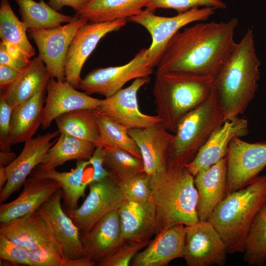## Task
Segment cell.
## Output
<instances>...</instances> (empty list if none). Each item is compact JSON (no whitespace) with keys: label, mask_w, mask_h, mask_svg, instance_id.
<instances>
[{"label":"cell","mask_w":266,"mask_h":266,"mask_svg":"<svg viewBox=\"0 0 266 266\" xmlns=\"http://www.w3.org/2000/svg\"><path fill=\"white\" fill-rule=\"evenodd\" d=\"M238 20L198 22L176 32L166 44L156 75L182 72L214 77L236 42Z\"/></svg>","instance_id":"obj_1"},{"label":"cell","mask_w":266,"mask_h":266,"mask_svg":"<svg viewBox=\"0 0 266 266\" xmlns=\"http://www.w3.org/2000/svg\"><path fill=\"white\" fill-rule=\"evenodd\" d=\"M254 37L249 28L214 76L213 88L226 119L243 114L257 92L261 62Z\"/></svg>","instance_id":"obj_2"},{"label":"cell","mask_w":266,"mask_h":266,"mask_svg":"<svg viewBox=\"0 0 266 266\" xmlns=\"http://www.w3.org/2000/svg\"><path fill=\"white\" fill-rule=\"evenodd\" d=\"M266 202V173L227 194L208 220L221 236L228 253H243L248 234Z\"/></svg>","instance_id":"obj_3"},{"label":"cell","mask_w":266,"mask_h":266,"mask_svg":"<svg viewBox=\"0 0 266 266\" xmlns=\"http://www.w3.org/2000/svg\"><path fill=\"white\" fill-rule=\"evenodd\" d=\"M214 78L182 72L156 75V111L168 131L174 133L181 119L205 100L213 89Z\"/></svg>","instance_id":"obj_4"},{"label":"cell","mask_w":266,"mask_h":266,"mask_svg":"<svg viewBox=\"0 0 266 266\" xmlns=\"http://www.w3.org/2000/svg\"><path fill=\"white\" fill-rule=\"evenodd\" d=\"M150 187L159 233L177 225L188 226L199 221L194 176L185 167L167 168L151 176Z\"/></svg>","instance_id":"obj_5"},{"label":"cell","mask_w":266,"mask_h":266,"mask_svg":"<svg viewBox=\"0 0 266 266\" xmlns=\"http://www.w3.org/2000/svg\"><path fill=\"white\" fill-rule=\"evenodd\" d=\"M226 118L213 89L201 104L178 124L167 156V168L184 167Z\"/></svg>","instance_id":"obj_6"},{"label":"cell","mask_w":266,"mask_h":266,"mask_svg":"<svg viewBox=\"0 0 266 266\" xmlns=\"http://www.w3.org/2000/svg\"><path fill=\"white\" fill-rule=\"evenodd\" d=\"M214 12L215 9L210 7L195 8L174 16L164 17L145 9L128 19L149 33L152 41L148 48L147 57L154 67L157 66L166 44L176 32L193 22L206 21Z\"/></svg>","instance_id":"obj_7"},{"label":"cell","mask_w":266,"mask_h":266,"mask_svg":"<svg viewBox=\"0 0 266 266\" xmlns=\"http://www.w3.org/2000/svg\"><path fill=\"white\" fill-rule=\"evenodd\" d=\"M147 50L141 49L125 65L93 69L82 79L78 88L89 95L96 94L107 98L130 80L150 77L154 67L149 62Z\"/></svg>","instance_id":"obj_8"},{"label":"cell","mask_w":266,"mask_h":266,"mask_svg":"<svg viewBox=\"0 0 266 266\" xmlns=\"http://www.w3.org/2000/svg\"><path fill=\"white\" fill-rule=\"evenodd\" d=\"M72 22L47 29H27L38 50V57L51 77L65 81V64L68 49L78 30L89 22L75 15Z\"/></svg>","instance_id":"obj_9"},{"label":"cell","mask_w":266,"mask_h":266,"mask_svg":"<svg viewBox=\"0 0 266 266\" xmlns=\"http://www.w3.org/2000/svg\"><path fill=\"white\" fill-rule=\"evenodd\" d=\"M89 185V193L82 205L74 209L64 210L81 233L88 231L106 214L118 210L125 200L117 180L111 175Z\"/></svg>","instance_id":"obj_10"},{"label":"cell","mask_w":266,"mask_h":266,"mask_svg":"<svg viewBox=\"0 0 266 266\" xmlns=\"http://www.w3.org/2000/svg\"><path fill=\"white\" fill-rule=\"evenodd\" d=\"M226 157L227 195L247 185L266 167V142L250 143L235 136Z\"/></svg>","instance_id":"obj_11"},{"label":"cell","mask_w":266,"mask_h":266,"mask_svg":"<svg viewBox=\"0 0 266 266\" xmlns=\"http://www.w3.org/2000/svg\"><path fill=\"white\" fill-rule=\"evenodd\" d=\"M227 247L208 221L185 226L183 258L188 266H224Z\"/></svg>","instance_id":"obj_12"},{"label":"cell","mask_w":266,"mask_h":266,"mask_svg":"<svg viewBox=\"0 0 266 266\" xmlns=\"http://www.w3.org/2000/svg\"><path fill=\"white\" fill-rule=\"evenodd\" d=\"M61 189L52 195L36 210L50 230L63 256L67 260L85 256L80 231L61 205Z\"/></svg>","instance_id":"obj_13"},{"label":"cell","mask_w":266,"mask_h":266,"mask_svg":"<svg viewBox=\"0 0 266 266\" xmlns=\"http://www.w3.org/2000/svg\"><path fill=\"white\" fill-rule=\"evenodd\" d=\"M126 23V19H121L103 23L88 22L84 24L75 35L68 49L64 68L66 81L78 88L82 79V67L99 41L108 33L124 27Z\"/></svg>","instance_id":"obj_14"},{"label":"cell","mask_w":266,"mask_h":266,"mask_svg":"<svg viewBox=\"0 0 266 266\" xmlns=\"http://www.w3.org/2000/svg\"><path fill=\"white\" fill-rule=\"evenodd\" d=\"M150 81V77L134 79L128 87L122 88L112 96L101 100L96 110L128 129L142 128L161 121L157 115L145 114L139 108L138 92Z\"/></svg>","instance_id":"obj_15"},{"label":"cell","mask_w":266,"mask_h":266,"mask_svg":"<svg viewBox=\"0 0 266 266\" xmlns=\"http://www.w3.org/2000/svg\"><path fill=\"white\" fill-rule=\"evenodd\" d=\"M60 133L59 131L38 135L24 142L20 155L6 166L8 179L0 190V202L6 201L14 192L19 190L33 169L38 166L48 150L55 143L52 139Z\"/></svg>","instance_id":"obj_16"},{"label":"cell","mask_w":266,"mask_h":266,"mask_svg":"<svg viewBox=\"0 0 266 266\" xmlns=\"http://www.w3.org/2000/svg\"><path fill=\"white\" fill-rule=\"evenodd\" d=\"M128 132L140 150L144 172L152 176L167 168L168 152L174 133L161 121L142 128L129 129Z\"/></svg>","instance_id":"obj_17"},{"label":"cell","mask_w":266,"mask_h":266,"mask_svg":"<svg viewBox=\"0 0 266 266\" xmlns=\"http://www.w3.org/2000/svg\"><path fill=\"white\" fill-rule=\"evenodd\" d=\"M248 133L246 119L237 116L225 120L200 148L195 158L184 167L195 176L200 171L226 157L234 137L245 136Z\"/></svg>","instance_id":"obj_18"},{"label":"cell","mask_w":266,"mask_h":266,"mask_svg":"<svg viewBox=\"0 0 266 266\" xmlns=\"http://www.w3.org/2000/svg\"><path fill=\"white\" fill-rule=\"evenodd\" d=\"M47 96L43 108L42 127L48 128L59 116L79 109H97L101 100L78 91L66 81L51 77L46 86Z\"/></svg>","instance_id":"obj_19"},{"label":"cell","mask_w":266,"mask_h":266,"mask_svg":"<svg viewBox=\"0 0 266 266\" xmlns=\"http://www.w3.org/2000/svg\"><path fill=\"white\" fill-rule=\"evenodd\" d=\"M125 241H150L159 233L156 208L151 200H125L118 209Z\"/></svg>","instance_id":"obj_20"},{"label":"cell","mask_w":266,"mask_h":266,"mask_svg":"<svg viewBox=\"0 0 266 266\" xmlns=\"http://www.w3.org/2000/svg\"><path fill=\"white\" fill-rule=\"evenodd\" d=\"M198 191L197 212L199 220L208 221L213 211L226 195V156L194 176Z\"/></svg>","instance_id":"obj_21"},{"label":"cell","mask_w":266,"mask_h":266,"mask_svg":"<svg viewBox=\"0 0 266 266\" xmlns=\"http://www.w3.org/2000/svg\"><path fill=\"white\" fill-rule=\"evenodd\" d=\"M185 226L179 224L160 231L133 258L131 266H165L183 255Z\"/></svg>","instance_id":"obj_22"},{"label":"cell","mask_w":266,"mask_h":266,"mask_svg":"<svg viewBox=\"0 0 266 266\" xmlns=\"http://www.w3.org/2000/svg\"><path fill=\"white\" fill-rule=\"evenodd\" d=\"M81 236L85 256L97 264L125 241L118 210L105 215Z\"/></svg>","instance_id":"obj_23"},{"label":"cell","mask_w":266,"mask_h":266,"mask_svg":"<svg viewBox=\"0 0 266 266\" xmlns=\"http://www.w3.org/2000/svg\"><path fill=\"white\" fill-rule=\"evenodd\" d=\"M20 196L0 206V224L36 211L52 195L61 189L53 180L29 176L23 184Z\"/></svg>","instance_id":"obj_24"},{"label":"cell","mask_w":266,"mask_h":266,"mask_svg":"<svg viewBox=\"0 0 266 266\" xmlns=\"http://www.w3.org/2000/svg\"><path fill=\"white\" fill-rule=\"evenodd\" d=\"M0 234L29 250L51 245L58 247L36 211L0 224Z\"/></svg>","instance_id":"obj_25"},{"label":"cell","mask_w":266,"mask_h":266,"mask_svg":"<svg viewBox=\"0 0 266 266\" xmlns=\"http://www.w3.org/2000/svg\"><path fill=\"white\" fill-rule=\"evenodd\" d=\"M42 86L30 99L13 109L11 118L10 140L12 146L31 139L42 125L44 92Z\"/></svg>","instance_id":"obj_26"},{"label":"cell","mask_w":266,"mask_h":266,"mask_svg":"<svg viewBox=\"0 0 266 266\" xmlns=\"http://www.w3.org/2000/svg\"><path fill=\"white\" fill-rule=\"evenodd\" d=\"M50 78L46 66L37 56L30 60L14 81L1 90L0 97L13 110L33 97L42 86L47 85Z\"/></svg>","instance_id":"obj_27"},{"label":"cell","mask_w":266,"mask_h":266,"mask_svg":"<svg viewBox=\"0 0 266 266\" xmlns=\"http://www.w3.org/2000/svg\"><path fill=\"white\" fill-rule=\"evenodd\" d=\"M90 165L88 160H78L74 168L68 172H59L56 168L45 169L39 166L35 167L30 176L48 179L58 182L63 191L65 210L77 208L79 199L84 198L88 181L83 180L85 168Z\"/></svg>","instance_id":"obj_28"},{"label":"cell","mask_w":266,"mask_h":266,"mask_svg":"<svg viewBox=\"0 0 266 266\" xmlns=\"http://www.w3.org/2000/svg\"><path fill=\"white\" fill-rule=\"evenodd\" d=\"M150 0H89L75 15L89 22L103 23L129 18L145 7Z\"/></svg>","instance_id":"obj_29"},{"label":"cell","mask_w":266,"mask_h":266,"mask_svg":"<svg viewBox=\"0 0 266 266\" xmlns=\"http://www.w3.org/2000/svg\"><path fill=\"white\" fill-rule=\"evenodd\" d=\"M55 143L48 150L38 165L45 169H51L72 160H88L96 146L89 141L70 135L60 133Z\"/></svg>","instance_id":"obj_30"},{"label":"cell","mask_w":266,"mask_h":266,"mask_svg":"<svg viewBox=\"0 0 266 266\" xmlns=\"http://www.w3.org/2000/svg\"><path fill=\"white\" fill-rule=\"evenodd\" d=\"M18 6L21 21L27 29H47L69 23L75 19L51 7L43 0H14Z\"/></svg>","instance_id":"obj_31"},{"label":"cell","mask_w":266,"mask_h":266,"mask_svg":"<svg viewBox=\"0 0 266 266\" xmlns=\"http://www.w3.org/2000/svg\"><path fill=\"white\" fill-rule=\"evenodd\" d=\"M55 121L60 133L91 142L96 147L99 145L100 136L96 109L71 111L59 116Z\"/></svg>","instance_id":"obj_32"},{"label":"cell","mask_w":266,"mask_h":266,"mask_svg":"<svg viewBox=\"0 0 266 266\" xmlns=\"http://www.w3.org/2000/svg\"><path fill=\"white\" fill-rule=\"evenodd\" d=\"M97 123L100 136L98 146L121 148L142 159L140 150L126 127L98 111Z\"/></svg>","instance_id":"obj_33"},{"label":"cell","mask_w":266,"mask_h":266,"mask_svg":"<svg viewBox=\"0 0 266 266\" xmlns=\"http://www.w3.org/2000/svg\"><path fill=\"white\" fill-rule=\"evenodd\" d=\"M27 29L12 10L8 0H1L0 4V37L18 46L31 58L35 50L26 33Z\"/></svg>","instance_id":"obj_34"},{"label":"cell","mask_w":266,"mask_h":266,"mask_svg":"<svg viewBox=\"0 0 266 266\" xmlns=\"http://www.w3.org/2000/svg\"><path fill=\"white\" fill-rule=\"evenodd\" d=\"M243 253L249 265L263 266L266 263V202L252 226Z\"/></svg>","instance_id":"obj_35"},{"label":"cell","mask_w":266,"mask_h":266,"mask_svg":"<svg viewBox=\"0 0 266 266\" xmlns=\"http://www.w3.org/2000/svg\"><path fill=\"white\" fill-rule=\"evenodd\" d=\"M104 166L117 180L144 172L142 159L119 148H105Z\"/></svg>","instance_id":"obj_36"},{"label":"cell","mask_w":266,"mask_h":266,"mask_svg":"<svg viewBox=\"0 0 266 266\" xmlns=\"http://www.w3.org/2000/svg\"><path fill=\"white\" fill-rule=\"evenodd\" d=\"M151 176L145 172L117 180V185L125 200H151Z\"/></svg>","instance_id":"obj_37"},{"label":"cell","mask_w":266,"mask_h":266,"mask_svg":"<svg viewBox=\"0 0 266 266\" xmlns=\"http://www.w3.org/2000/svg\"><path fill=\"white\" fill-rule=\"evenodd\" d=\"M226 7L222 0H150L145 9L153 11L160 8L172 9L181 13L195 8L210 7L216 10Z\"/></svg>","instance_id":"obj_38"},{"label":"cell","mask_w":266,"mask_h":266,"mask_svg":"<svg viewBox=\"0 0 266 266\" xmlns=\"http://www.w3.org/2000/svg\"><path fill=\"white\" fill-rule=\"evenodd\" d=\"M150 241L139 242L133 241L124 242L100 261L97 266H128L134 256L143 248L145 247Z\"/></svg>","instance_id":"obj_39"},{"label":"cell","mask_w":266,"mask_h":266,"mask_svg":"<svg viewBox=\"0 0 266 266\" xmlns=\"http://www.w3.org/2000/svg\"><path fill=\"white\" fill-rule=\"evenodd\" d=\"M30 266H67V260L55 245L29 251Z\"/></svg>","instance_id":"obj_40"},{"label":"cell","mask_w":266,"mask_h":266,"mask_svg":"<svg viewBox=\"0 0 266 266\" xmlns=\"http://www.w3.org/2000/svg\"><path fill=\"white\" fill-rule=\"evenodd\" d=\"M29 251L0 234V260L7 261L15 266L20 264L30 266Z\"/></svg>","instance_id":"obj_41"},{"label":"cell","mask_w":266,"mask_h":266,"mask_svg":"<svg viewBox=\"0 0 266 266\" xmlns=\"http://www.w3.org/2000/svg\"><path fill=\"white\" fill-rule=\"evenodd\" d=\"M12 108L7 101L0 97V150L11 151L10 140L11 118Z\"/></svg>","instance_id":"obj_42"},{"label":"cell","mask_w":266,"mask_h":266,"mask_svg":"<svg viewBox=\"0 0 266 266\" xmlns=\"http://www.w3.org/2000/svg\"><path fill=\"white\" fill-rule=\"evenodd\" d=\"M105 148L102 146H97L93 154L88 160L93 168L92 176L88 180L89 184L104 179L110 175V173L104 167V161Z\"/></svg>","instance_id":"obj_43"},{"label":"cell","mask_w":266,"mask_h":266,"mask_svg":"<svg viewBox=\"0 0 266 266\" xmlns=\"http://www.w3.org/2000/svg\"><path fill=\"white\" fill-rule=\"evenodd\" d=\"M24 68L20 69L0 64V90L4 89L14 81L22 73Z\"/></svg>","instance_id":"obj_44"},{"label":"cell","mask_w":266,"mask_h":266,"mask_svg":"<svg viewBox=\"0 0 266 266\" xmlns=\"http://www.w3.org/2000/svg\"><path fill=\"white\" fill-rule=\"evenodd\" d=\"M89 0H49L48 4L57 11L62 10L64 6H69L76 12L82 9Z\"/></svg>","instance_id":"obj_45"},{"label":"cell","mask_w":266,"mask_h":266,"mask_svg":"<svg viewBox=\"0 0 266 266\" xmlns=\"http://www.w3.org/2000/svg\"><path fill=\"white\" fill-rule=\"evenodd\" d=\"M3 44L10 56L14 59L25 63H29L31 57L23 52L18 46L5 40H1L0 43Z\"/></svg>","instance_id":"obj_46"},{"label":"cell","mask_w":266,"mask_h":266,"mask_svg":"<svg viewBox=\"0 0 266 266\" xmlns=\"http://www.w3.org/2000/svg\"><path fill=\"white\" fill-rule=\"evenodd\" d=\"M0 64L22 69L28 64L20 62L11 57L7 52L5 46L0 43Z\"/></svg>","instance_id":"obj_47"},{"label":"cell","mask_w":266,"mask_h":266,"mask_svg":"<svg viewBox=\"0 0 266 266\" xmlns=\"http://www.w3.org/2000/svg\"><path fill=\"white\" fill-rule=\"evenodd\" d=\"M16 155L12 151L0 152V165L7 166L10 165L16 158Z\"/></svg>","instance_id":"obj_48"},{"label":"cell","mask_w":266,"mask_h":266,"mask_svg":"<svg viewBox=\"0 0 266 266\" xmlns=\"http://www.w3.org/2000/svg\"><path fill=\"white\" fill-rule=\"evenodd\" d=\"M7 179L8 175L6 166L0 165V190L5 186Z\"/></svg>","instance_id":"obj_49"}]
</instances>
